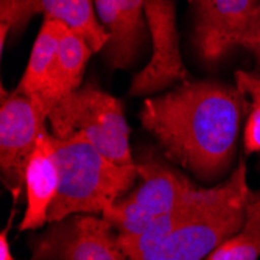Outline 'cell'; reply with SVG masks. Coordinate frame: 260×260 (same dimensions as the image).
Wrapping results in <instances>:
<instances>
[{"label": "cell", "instance_id": "obj_1", "mask_svg": "<svg viewBox=\"0 0 260 260\" xmlns=\"http://www.w3.org/2000/svg\"><path fill=\"white\" fill-rule=\"evenodd\" d=\"M248 105L239 87L184 81L165 95L147 99L140 122L170 160L201 181H215L232 165Z\"/></svg>", "mask_w": 260, "mask_h": 260}, {"label": "cell", "instance_id": "obj_2", "mask_svg": "<svg viewBox=\"0 0 260 260\" xmlns=\"http://www.w3.org/2000/svg\"><path fill=\"white\" fill-rule=\"evenodd\" d=\"M53 147L59 167V190L49 210V224L75 214L103 215L139 181L136 164L112 162L84 134L53 137Z\"/></svg>", "mask_w": 260, "mask_h": 260}, {"label": "cell", "instance_id": "obj_3", "mask_svg": "<svg viewBox=\"0 0 260 260\" xmlns=\"http://www.w3.org/2000/svg\"><path fill=\"white\" fill-rule=\"evenodd\" d=\"M248 192L246 165L240 159L229 179L212 188L210 197L172 231L154 260L206 258L220 243L243 228Z\"/></svg>", "mask_w": 260, "mask_h": 260}, {"label": "cell", "instance_id": "obj_4", "mask_svg": "<svg viewBox=\"0 0 260 260\" xmlns=\"http://www.w3.org/2000/svg\"><path fill=\"white\" fill-rule=\"evenodd\" d=\"M49 126L56 139L84 134L112 162L136 164L129 148V126L123 103L93 83L81 86L59 100L49 114Z\"/></svg>", "mask_w": 260, "mask_h": 260}, {"label": "cell", "instance_id": "obj_5", "mask_svg": "<svg viewBox=\"0 0 260 260\" xmlns=\"http://www.w3.org/2000/svg\"><path fill=\"white\" fill-rule=\"evenodd\" d=\"M134 160L139 181L131 192L117 200L102 215L119 235L139 234L156 218L179 207L198 188L151 151L140 153Z\"/></svg>", "mask_w": 260, "mask_h": 260}, {"label": "cell", "instance_id": "obj_6", "mask_svg": "<svg viewBox=\"0 0 260 260\" xmlns=\"http://www.w3.org/2000/svg\"><path fill=\"white\" fill-rule=\"evenodd\" d=\"M49 111L39 100L2 87L0 93V176L13 201L25 193V172L39 136L47 129Z\"/></svg>", "mask_w": 260, "mask_h": 260}, {"label": "cell", "instance_id": "obj_7", "mask_svg": "<svg viewBox=\"0 0 260 260\" xmlns=\"http://www.w3.org/2000/svg\"><path fill=\"white\" fill-rule=\"evenodd\" d=\"M30 242L31 260H128L119 234L102 215H70Z\"/></svg>", "mask_w": 260, "mask_h": 260}, {"label": "cell", "instance_id": "obj_8", "mask_svg": "<svg viewBox=\"0 0 260 260\" xmlns=\"http://www.w3.org/2000/svg\"><path fill=\"white\" fill-rule=\"evenodd\" d=\"M145 17L151 36V59L133 78L129 95L159 92L176 81H187L188 74L179 53L176 13L173 0H147Z\"/></svg>", "mask_w": 260, "mask_h": 260}, {"label": "cell", "instance_id": "obj_9", "mask_svg": "<svg viewBox=\"0 0 260 260\" xmlns=\"http://www.w3.org/2000/svg\"><path fill=\"white\" fill-rule=\"evenodd\" d=\"M56 19L78 33L92 52H100L109 39L92 0H0V44L5 47L10 31L22 28L33 14Z\"/></svg>", "mask_w": 260, "mask_h": 260}, {"label": "cell", "instance_id": "obj_10", "mask_svg": "<svg viewBox=\"0 0 260 260\" xmlns=\"http://www.w3.org/2000/svg\"><path fill=\"white\" fill-rule=\"evenodd\" d=\"M195 44L206 61H217L239 45L260 0H193Z\"/></svg>", "mask_w": 260, "mask_h": 260}, {"label": "cell", "instance_id": "obj_11", "mask_svg": "<svg viewBox=\"0 0 260 260\" xmlns=\"http://www.w3.org/2000/svg\"><path fill=\"white\" fill-rule=\"evenodd\" d=\"M59 190V167L55 154L53 137L50 131H44L35 153L30 157L25 172V200L19 231H38L49 223V210Z\"/></svg>", "mask_w": 260, "mask_h": 260}, {"label": "cell", "instance_id": "obj_12", "mask_svg": "<svg viewBox=\"0 0 260 260\" xmlns=\"http://www.w3.org/2000/svg\"><path fill=\"white\" fill-rule=\"evenodd\" d=\"M147 0H95V13L109 39L105 56L112 69H126L137 56L144 36Z\"/></svg>", "mask_w": 260, "mask_h": 260}, {"label": "cell", "instance_id": "obj_13", "mask_svg": "<svg viewBox=\"0 0 260 260\" xmlns=\"http://www.w3.org/2000/svg\"><path fill=\"white\" fill-rule=\"evenodd\" d=\"M92 53L90 45L78 33L67 28L50 74L35 95L49 114L59 100L81 87L84 69Z\"/></svg>", "mask_w": 260, "mask_h": 260}, {"label": "cell", "instance_id": "obj_14", "mask_svg": "<svg viewBox=\"0 0 260 260\" xmlns=\"http://www.w3.org/2000/svg\"><path fill=\"white\" fill-rule=\"evenodd\" d=\"M214 187H198L179 207L172 210L170 214L156 218L144 231L134 235H119V245L128 260H154L159 248L172 231L184 221L210 197Z\"/></svg>", "mask_w": 260, "mask_h": 260}, {"label": "cell", "instance_id": "obj_15", "mask_svg": "<svg viewBox=\"0 0 260 260\" xmlns=\"http://www.w3.org/2000/svg\"><path fill=\"white\" fill-rule=\"evenodd\" d=\"M67 25L56 19L45 17L38 38L33 44L28 64L25 67L17 90L28 97H35L42 89L50 69L55 62V58L59 50V44L67 31Z\"/></svg>", "mask_w": 260, "mask_h": 260}, {"label": "cell", "instance_id": "obj_16", "mask_svg": "<svg viewBox=\"0 0 260 260\" xmlns=\"http://www.w3.org/2000/svg\"><path fill=\"white\" fill-rule=\"evenodd\" d=\"M260 258V192H248L243 228L226 239L204 260H258Z\"/></svg>", "mask_w": 260, "mask_h": 260}, {"label": "cell", "instance_id": "obj_17", "mask_svg": "<svg viewBox=\"0 0 260 260\" xmlns=\"http://www.w3.org/2000/svg\"><path fill=\"white\" fill-rule=\"evenodd\" d=\"M235 83L245 97H249L248 122L245 126L243 147L246 154L260 151V75L239 70L235 74Z\"/></svg>", "mask_w": 260, "mask_h": 260}, {"label": "cell", "instance_id": "obj_18", "mask_svg": "<svg viewBox=\"0 0 260 260\" xmlns=\"http://www.w3.org/2000/svg\"><path fill=\"white\" fill-rule=\"evenodd\" d=\"M239 45L245 47L246 50H249L258 61L260 64V5L251 20V23L248 25L246 31L242 35Z\"/></svg>", "mask_w": 260, "mask_h": 260}, {"label": "cell", "instance_id": "obj_19", "mask_svg": "<svg viewBox=\"0 0 260 260\" xmlns=\"http://www.w3.org/2000/svg\"><path fill=\"white\" fill-rule=\"evenodd\" d=\"M13 215L14 214H11L7 228L2 231V235H0V260H16L14 255H13V252H11L10 242H8V232H10V228H11V218H13Z\"/></svg>", "mask_w": 260, "mask_h": 260}]
</instances>
